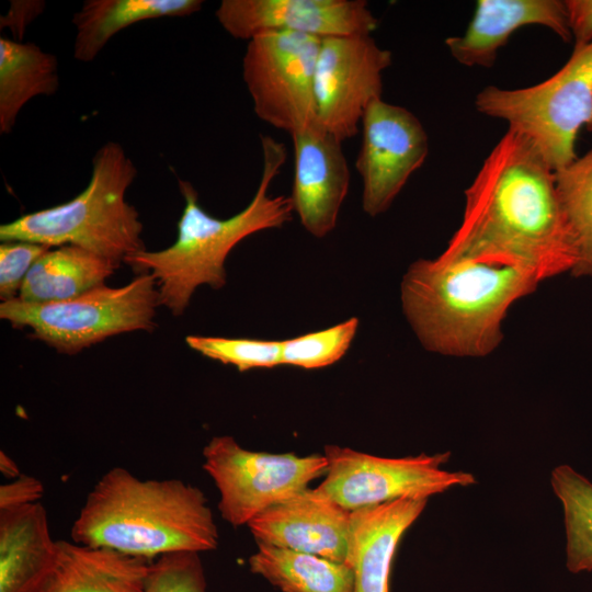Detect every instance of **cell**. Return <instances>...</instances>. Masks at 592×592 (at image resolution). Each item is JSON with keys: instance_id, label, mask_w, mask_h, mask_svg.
<instances>
[{"instance_id": "603a6c76", "label": "cell", "mask_w": 592, "mask_h": 592, "mask_svg": "<svg viewBox=\"0 0 592 592\" xmlns=\"http://www.w3.org/2000/svg\"><path fill=\"white\" fill-rule=\"evenodd\" d=\"M249 558L252 573L283 592H354V573L346 562L257 543Z\"/></svg>"}, {"instance_id": "6da1fadb", "label": "cell", "mask_w": 592, "mask_h": 592, "mask_svg": "<svg viewBox=\"0 0 592 592\" xmlns=\"http://www.w3.org/2000/svg\"><path fill=\"white\" fill-rule=\"evenodd\" d=\"M445 251L519 262L542 281L574 269L578 249L555 171L519 133L508 128L466 189L463 218Z\"/></svg>"}, {"instance_id": "cb8c5ba5", "label": "cell", "mask_w": 592, "mask_h": 592, "mask_svg": "<svg viewBox=\"0 0 592 592\" xmlns=\"http://www.w3.org/2000/svg\"><path fill=\"white\" fill-rule=\"evenodd\" d=\"M550 485L563 511L566 567L572 573L592 571V482L561 464L553 469Z\"/></svg>"}, {"instance_id": "d6986e66", "label": "cell", "mask_w": 592, "mask_h": 592, "mask_svg": "<svg viewBox=\"0 0 592 592\" xmlns=\"http://www.w3.org/2000/svg\"><path fill=\"white\" fill-rule=\"evenodd\" d=\"M148 559L57 540L52 572L39 592H144Z\"/></svg>"}, {"instance_id": "8992f818", "label": "cell", "mask_w": 592, "mask_h": 592, "mask_svg": "<svg viewBox=\"0 0 592 592\" xmlns=\"http://www.w3.org/2000/svg\"><path fill=\"white\" fill-rule=\"evenodd\" d=\"M476 110L506 122L525 137L554 171L577 159L582 127L592 132V43L573 48L551 77L520 89L488 86L475 99Z\"/></svg>"}, {"instance_id": "44dd1931", "label": "cell", "mask_w": 592, "mask_h": 592, "mask_svg": "<svg viewBox=\"0 0 592 592\" xmlns=\"http://www.w3.org/2000/svg\"><path fill=\"white\" fill-rule=\"evenodd\" d=\"M118 267L77 246L50 248L29 271L18 298L33 304L68 300L104 285Z\"/></svg>"}, {"instance_id": "1f68e13d", "label": "cell", "mask_w": 592, "mask_h": 592, "mask_svg": "<svg viewBox=\"0 0 592 592\" xmlns=\"http://www.w3.org/2000/svg\"><path fill=\"white\" fill-rule=\"evenodd\" d=\"M5 16L1 18V27L10 26L20 37L23 35L24 29L38 14H41L43 1H13Z\"/></svg>"}, {"instance_id": "d4e9b609", "label": "cell", "mask_w": 592, "mask_h": 592, "mask_svg": "<svg viewBox=\"0 0 592 592\" xmlns=\"http://www.w3.org/2000/svg\"><path fill=\"white\" fill-rule=\"evenodd\" d=\"M560 204L577 249L571 274L592 276V148L565 168L555 171Z\"/></svg>"}, {"instance_id": "8fae6325", "label": "cell", "mask_w": 592, "mask_h": 592, "mask_svg": "<svg viewBox=\"0 0 592 592\" xmlns=\"http://www.w3.org/2000/svg\"><path fill=\"white\" fill-rule=\"evenodd\" d=\"M391 61L372 34L322 38L314 77L317 122L340 141L354 137L367 105L382 98Z\"/></svg>"}, {"instance_id": "4dcf8cb0", "label": "cell", "mask_w": 592, "mask_h": 592, "mask_svg": "<svg viewBox=\"0 0 592 592\" xmlns=\"http://www.w3.org/2000/svg\"><path fill=\"white\" fill-rule=\"evenodd\" d=\"M565 4L573 48L592 43V0H566Z\"/></svg>"}, {"instance_id": "5b68a950", "label": "cell", "mask_w": 592, "mask_h": 592, "mask_svg": "<svg viewBox=\"0 0 592 592\" xmlns=\"http://www.w3.org/2000/svg\"><path fill=\"white\" fill-rule=\"evenodd\" d=\"M136 175V166L123 146L109 141L94 153L91 178L82 192L62 204L2 224L0 241L77 246L121 265L146 250L139 213L126 201Z\"/></svg>"}, {"instance_id": "4316f807", "label": "cell", "mask_w": 592, "mask_h": 592, "mask_svg": "<svg viewBox=\"0 0 592 592\" xmlns=\"http://www.w3.org/2000/svg\"><path fill=\"white\" fill-rule=\"evenodd\" d=\"M187 346L239 372L282 366V341L190 334Z\"/></svg>"}, {"instance_id": "83f0119b", "label": "cell", "mask_w": 592, "mask_h": 592, "mask_svg": "<svg viewBox=\"0 0 592 592\" xmlns=\"http://www.w3.org/2000/svg\"><path fill=\"white\" fill-rule=\"evenodd\" d=\"M144 592H206L198 553L177 551L150 563Z\"/></svg>"}, {"instance_id": "5bb4252c", "label": "cell", "mask_w": 592, "mask_h": 592, "mask_svg": "<svg viewBox=\"0 0 592 592\" xmlns=\"http://www.w3.org/2000/svg\"><path fill=\"white\" fill-rule=\"evenodd\" d=\"M294 181L289 196L303 227L323 238L337 226L350 185V170L342 141L317 121L291 135Z\"/></svg>"}, {"instance_id": "4fadbf2b", "label": "cell", "mask_w": 592, "mask_h": 592, "mask_svg": "<svg viewBox=\"0 0 592 592\" xmlns=\"http://www.w3.org/2000/svg\"><path fill=\"white\" fill-rule=\"evenodd\" d=\"M237 39L269 32H299L319 38L372 34L377 19L364 0H223L215 11Z\"/></svg>"}, {"instance_id": "ffe728a7", "label": "cell", "mask_w": 592, "mask_h": 592, "mask_svg": "<svg viewBox=\"0 0 592 592\" xmlns=\"http://www.w3.org/2000/svg\"><path fill=\"white\" fill-rule=\"evenodd\" d=\"M202 5L201 0H87L72 18L73 57L92 61L125 27L150 19L187 16Z\"/></svg>"}, {"instance_id": "7a4b0ae2", "label": "cell", "mask_w": 592, "mask_h": 592, "mask_svg": "<svg viewBox=\"0 0 592 592\" xmlns=\"http://www.w3.org/2000/svg\"><path fill=\"white\" fill-rule=\"evenodd\" d=\"M543 282L525 264L443 251L402 276V311L422 346L455 357H483L503 339L510 307Z\"/></svg>"}, {"instance_id": "9c48e42d", "label": "cell", "mask_w": 592, "mask_h": 592, "mask_svg": "<svg viewBox=\"0 0 592 592\" xmlns=\"http://www.w3.org/2000/svg\"><path fill=\"white\" fill-rule=\"evenodd\" d=\"M327 473L317 487L348 511L399 499H425L453 487H468L476 478L443 468L451 453L379 457L350 447L327 445Z\"/></svg>"}, {"instance_id": "277c9868", "label": "cell", "mask_w": 592, "mask_h": 592, "mask_svg": "<svg viewBox=\"0 0 592 592\" xmlns=\"http://www.w3.org/2000/svg\"><path fill=\"white\" fill-rule=\"evenodd\" d=\"M262 175L255 194L239 213L225 219L212 216L200 204L191 182L178 180L184 198L174 242L162 250H143L124 263L137 274L150 273L157 282L160 306L180 316L190 305L197 287L214 289L227 283L225 263L230 251L244 238L265 229L281 228L292 219L289 196L270 194V186L280 173L286 149L271 136H261Z\"/></svg>"}, {"instance_id": "52a82bcc", "label": "cell", "mask_w": 592, "mask_h": 592, "mask_svg": "<svg viewBox=\"0 0 592 592\" xmlns=\"http://www.w3.org/2000/svg\"><path fill=\"white\" fill-rule=\"evenodd\" d=\"M158 306L157 282L143 273L124 286L104 284L68 300L2 301L0 318L16 329H30L31 338L57 352L73 355L113 335L152 331Z\"/></svg>"}, {"instance_id": "ac0fdd59", "label": "cell", "mask_w": 592, "mask_h": 592, "mask_svg": "<svg viewBox=\"0 0 592 592\" xmlns=\"http://www.w3.org/2000/svg\"><path fill=\"white\" fill-rule=\"evenodd\" d=\"M56 556L42 503L0 510V592H39Z\"/></svg>"}, {"instance_id": "f546056e", "label": "cell", "mask_w": 592, "mask_h": 592, "mask_svg": "<svg viewBox=\"0 0 592 592\" xmlns=\"http://www.w3.org/2000/svg\"><path fill=\"white\" fill-rule=\"evenodd\" d=\"M43 493L44 487L38 479L21 474L0 487V510L39 502Z\"/></svg>"}, {"instance_id": "f1b7e54d", "label": "cell", "mask_w": 592, "mask_h": 592, "mask_svg": "<svg viewBox=\"0 0 592 592\" xmlns=\"http://www.w3.org/2000/svg\"><path fill=\"white\" fill-rule=\"evenodd\" d=\"M50 247L29 241H4L0 244V298L19 297L22 284L33 264Z\"/></svg>"}, {"instance_id": "30bf717a", "label": "cell", "mask_w": 592, "mask_h": 592, "mask_svg": "<svg viewBox=\"0 0 592 592\" xmlns=\"http://www.w3.org/2000/svg\"><path fill=\"white\" fill-rule=\"evenodd\" d=\"M321 39L283 31L248 41L242 79L261 121L291 135L317 121L314 77Z\"/></svg>"}, {"instance_id": "7402d4cb", "label": "cell", "mask_w": 592, "mask_h": 592, "mask_svg": "<svg viewBox=\"0 0 592 592\" xmlns=\"http://www.w3.org/2000/svg\"><path fill=\"white\" fill-rule=\"evenodd\" d=\"M59 87L58 60L34 43L0 38V133L14 128L31 99L53 95Z\"/></svg>"}, {"instance_id": "9a60e30c", "label": "cell", "mask_w": 592, "mask_h": 592, "mask_svg": "<svg viewBox=\"0 0 592 592\" xmlns=\"http://www.w3.org/2000/svg\"><path fill=\"white\" fill-rule=\"evenodd\" d=\"M351 511L306 488L248 523L257 543L345 562Z\"/></svg>"}, {"instance_id": "7c38bea8", "label": "cell", "mask_w": 592, "mask_h": 592, "mask_svg": "<svg viewBox=\"0 0 592 592\" xmlns=\"http://www.w3.org/2000/svg\"><path fill=\"white\" fill-rule=\"evenodd\" d=\"M362 143L355 168L362 178V208L371 217L385 213L409 178L425 161L429 137L406 107L380 99L362 117Z\"/></svg>"}, {"instance_id": "484cf974", "label": "cell", "mask_w": 592, "mask_h": 592, "mask_svg": "<svg viewBox=\"0 0 592 592\" xmlns=\"http://www.w3.org/2000/svg\"><path fill=\"white\" fill-rule=\"evenodd\" d=\"M358 323L352 317L323 330L282 340V365L316 369L337 363L349 351Z\"/></svg>"}, {"instance_id": "ba28073f", "label": "cell", "mask_w": 592, "mask_h": 592, "mask_svg": "<svg viewBox=\"0 0 592 592\" xmlns=\"http://www.w3.org/2000/svg\"><path fill=\"white\" fill-rule=\"evenodd\" d=\"M206 473L219 491L221 517L238 527L325 476V455L253 452L232 436H214L203 449Z\"/></svg>"}, {"instance_id": "2e32d148", "label": "cell", "mask_w": 592, "mask_h": 592, "mask_svg": "<svg viewBox=\"0 0 592 592\" xmlns=\"http://www.w3.org/2000/svg\"><path fill=\"white\" fill-rule=\"evenodd\" d=\"M526 25L545 26L565 42L572 39L565 1L478 0L465 33L447 37L445 45L458 64L491 68L500 48Z\"/></svg>"}, {"instance_id": "3957f363", "label": "cell", "mask_w": 592, "mask_h": 592, "mask_svg": "<svg viewBox=\"0 0 592 592\" xmlns=\"http://www.w3.org/2000/svg\"><path fill=\"white\" fill-rule=\"evenodd\" d=\"M71 538L150 560L177 551L214 550L218 530L197 487L179 479L143 480L114 467L89 492Z\"/></svg>"}, {"instance_id": "e0dca14e", "label": "cell", "mask_w": 592, "mask_h": 592, "mask_svg": "<svg viewBox=\"0 0 592 592\" xmlns=\"http://www.w3.org/2000/svg\"><path fill=\"white\" fill-rule=\"evenodd\" d=\"M426 503L425 499H399L351 512L345 562L354 573V592H389L398 543Z\"/></svg>"}, {"instance_id": "d6a6232c", "label": "cell", "mask_w": 592, "mask_h": 592, "mask_svg": "<svg viewBox=\"0 0 592 592\" xmlns=\"http://www.w3.org/2000/svg\"><path fill=\"white\" fill-rule=\"evenodd\" d=\"M0 470L8 478H18L21 473L15 462L5 453H0Z\"/></svg>"}]
</instances>
